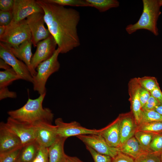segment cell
<instances>
[{
  "label": "cell",
  "mask_w": 162,
  "mask_h": 162,
  "mask_svg": "<svg viewBox=\"0 0 162 162\" xmlns=\"http://www.w3.org/2000/svg\"><path fill=\"white\" fill-rule=\"evenodd\" d=\"M13 19L12 10L8 11L0 10V26H7Z\"/></svg>",
  "instance_id": "obj_34"
},
{
  "label": "cell",
  "mask_w": 162,
  "mask_h": 162,
  "mask_svg": "<svg viewBox=\"0 0 162 162\" xmlns=\"http://www.w3.org/2000/svg\"><path fill=\"white\" fill-rule=\"evenodd\" d=\"M32 162H49L48 148L40 145L38 152Z\"/></svg>",
  "instance_id": "obj_33"
},
{
  "label": "cell",
  "mask_w": 162,
  "mask_h": 162,
  "mask_svg": "<svg viewBox=\"0 0 162 162\" xmlns=\"http://www.w3.org/2000/svg\"><path fill=\"white\" fill-rule=\"evenodd\" d=\"M91 7H94L100 12H105L111 8L119 6V2L116 0H86Z\"/></svg>",
  "instance_id": "obj_22"
},
{
  "label": "cell",
  "mask_w": 162,
  "mask_h": 162,
  "mask_svg": "<svg viewBox=\"0 0 162 162\" xmlns=\"http://www.w3.org/2000/svg\"><path fill=\"white\" fill-rule=\"evenodd\" d=\"M44 14L36 13L28 16L26 19L32 34V41L34 47L40 41L48 38L51 34L44 26Z\"/></svg>",
  "instance_id": "obj_10"
},
{
  "label": "cell",
  "mask_w": 162,
  "mask_h": 162,
  "mask_svg": "<svg viewBox=\"0 0 162 162\" xmlns=\"http://www.w3.org/2000/svg\"><path fill=\"white\" fill-rule=\"evenodd\" d=\"M118 116L120 118L121 146L127 140L134 136L138 125L131 111L120 114Z\"/></svg>",
  "instance_id": "obj_15"
},
{
  "label": "cell",
  "mask_w": 162,
  "mask_h": 162,
  "mask_svg": "<svg viewBox=\"0 0 162 162\" xmlns=\"http://www.w3.org/2000/svg\"><path fill=\"white\" fill-rule=\"evenodd\" d=\"M66 162H83L76 157H72L66 156Z\"/></svg>",
  "instance_id": "obj_41"
},
{
  "label": "cell",
  "mask_w": 162,
  "mask_h": 162,
  "mask_svg": "<svg viewBox=\"0 0 162 162\" xmlns=\"http://www.w3.org/2000/svg\"><path fill=\"white\" fill-rule=\"evenodd\" d=\"M11 68L4 61L0 58V68L3 69L4 70L8 69Z\"/></svg>",
  "instance_id": "obj_42"
},
{
  "label": "cell",
  "mask_w": 162,
  "mask_h": 162,
  "mask_svg": "<svg viewBox=\"0 0 162 162\" xmlns=\"http://www.w3.org/2000/svg\"><path fill=\"white\" fill-rule=\"evenodd\" d=\"M142 12L138 20L134 24L128 25L125 28L127 32L131 34L138 30H148L154 35L159 34L157 21L161 14L159 0H143Z\"/></svg>",
  "instance_id": "obj_3"
},
{
  "label": "cell",
  "mask_w": 162,
  "mask_h": 162,
  "mask_svg": "<svg viewBox=\"0 0 162 162\" xmlns=\"http://www.w3.org/2000/svg\"><path fill=\"white\" fill-rule=\"evenodd\" d=\"M58 136L68 138V137L84 134H98L99 129H89L82 126L76 121L69 123L64 122L62 118H59L55 120Z\"/></svg>",
  "instance_id": "obj_11"
},
{
  "label": "cell",
  "mask_w": 162,
  "mask_h": 162,
  "mask_svg": "<svg viewBox=\"0 0 162 162\" xmlns=\"http://www.w3.org/2000/svg\"><path fill=\"white\" fill-rule=\"evenodd\" d=\"M21 79L14 70L11 68L0 71V88L7 87L14 81Z\"/></svg>",
  "instance_id": "obj_24"
},
{
  "label": "cell",
  "mask_w": 162,
  "mask_h": 162,
  "mask_svg": "<svg viewBox=\"0 0 162 162\" xmlns=\"http://www.w3.org/2000/svg\"><path fill=\"white\" fill-rule=\"evenodd\" d=\"M6 26H0V36H2L4 33Z\"/></svg>",
  "instance_id": "obj_44"
},
{
  "label": "cell",
  "mask_w": 162,
  "mask_h": 162,
  "mask_svg": "<svg viewBox=\"0 0 162 162\" xmlns=\"http://www.w3.org/2000/svg\"><path fill=\"white\" fill-rule=\"evenodd\" d=\"M83 142L98 153L108 155L114 158L120 151L119 148L110 147L99 134L80 135L76 136Z\"/></svg>",
  "instance_id": "obj_8"
},
{
  "label": "cell",
  "mask_w": 162,
  "mask_h": 162,
  "mask_svg": "<svg viewBox=\"0 0 162 162\" xmlns=\"http://www.w3.org/2000/svg\"><path fill=\"white\" fill-rule=\"evenodd\" d=\"M137 130L144 131L155 134H162V122H154L139 124Z\"/></svg>",
  "instance_id": "obj_28"
},
{
  "label": "cell",
  "mask_w": 162,
  "mask_h": 162,
  "mask_svg": "<svg viewBox=\"0 0 162 162\" xmlns=\"http://www.w3.org/2000/svg\"><path fill=\"white\" fill-rule=\"evenodd\" d=\"M119 116L106 126L99 129L100 134L110 147L119 148L120 146V134Z\"/></svg>",
  "instance_id": "obj_17"
},
{
  "label": "cell",
  "mask_w": 162,
  "mask_h": 162,
  "mask_svg": "<svg viewBox=\"0 0 162 162\" xmlns=\"http://www.w3.org/2000/svg\"><path fill=\"white\" fill-rule=\"evenodd\" d=\"M5 124L7 127L20 138L22 146L36 140V126L17 120L10 116L8 118Z\"/></svg>",
  "instance_id": "obj_7"
},
{
  "label": "cell",
  "mask_w": 162,
  "mask_h": 162,
  "mask_svg": "<svg viewBox=\"0 0 162 162\" xmlns=\"http://www.w3.org/2000/svg\"><path fill=\"white\" fill-rule=\"evenodd\" d=\"M17 97L16 93L10 91L7 87L0 88V100L7 98H15Z\"/></svg>",
  "instance_id": "obj_36"
},
{
  "label": "cell",
  "mask_w": 162,
  "mask_h": 162,
  "mask_svg": "<svg viewBox=\"0 0 162 162\" xmlns=\"http://www.w3.org/2000/svg\"><path fill=\"white\" fill-rule=\"evenodd\" d=\"M36 140L41 146L48 148L58 136L56 127L52 123L42 122L37 124Z\"/></svg>",
  "instance_id": "obj_14"
},
{
  "label": "cell",
  "mask_w": 162,
  "mask_h": 162,
  "mask_svg": "<svg viewBox=\"0 0 162 162\" xmlns=\"http://www.w3.org/2000/svg\"><path fill=\"white\" fill-rule=\"evenodd\" d=\"M22 145L20 138L6 126L5 123H0V154Z\"/></svg>",
  "instance_id": "obj_16"
},
{
  "label": "cell",
  "mask_w": 162,
  "mask_h": 162,
  "mask_svg": "<svg viewBox=\"0 0 162 162\" xmlns=\"http://www.w3.org/2000/svg\"><path fill=\"white\" fill-rule=\"evenodd\" d=\"M162 122V116L154 110H142L140 124Z\"/></svg>",
  "instance_id": "obj_25"
},
{
  "label": "cell",
  "mask_w": 162,
  "mask_h": 162,
  "mask_svg": "<svg viewBox=\"0 0 162 162\" xmlns=\"http://www.w3.org/2000/svg\"><path fill=\"white\" fill-rule=\"evenodd\" d=\"M44 11V18L48 29L55 40L60 53H66L80 44L77 27L80 14L77 10L37 0Z\"/></svg>",
  "instance_id": "obj_1"
},
{
  "label": "cell",
  "mask_w": 162,
  "mask_h": 162,
  "mask_svg": "<svg viewBox=\"0 0 162 162\" xmlns=\"http://www.w3.org/2000/svg\"><path fill=\"white\" fill-rule=\"evenodd\" d=\"M151 95L150 92L141 86L139 92V98L142 108L146 103Z\"/></svg>",
  "instance_id": "obj_38"
},
{
  "label": "cell",
  "mask_w": 162,
  "mask_h": 162,
  "mask_svg": "<svg viewBox=\"0 0 162 162\" xmlns=\"http://www.w3.org/2000/svg\"><path fill=\"white\" fill-rule=\"evenodd\" d=\"M160 104L158 100L151 94L146 103L142 107V109L143 110H154Z\"/></svg>",
  "instance_id": "obj_35"
},
{
  "label": "cell",
  "mask_w": 162,
  "mask_h": 162,
  "mask_svg": "<svg viewBox=\"0 0 162 162\" xmlns=\"http://www.w3.org/2000/svg\"><path fill=\"white\" fill-rule=\"evenodd\" d=\"M156 134L146 131L137 130L134 136L145 151L148 152H152L150 150V146Z\"/></svg>",
  "instance_id": "obj_23"
},
{
  "label": "cell",
  "mask_w": 162,
  "mask_h": 162,
  "mask_svg": "<svg viewBox=\"0 0 162 162\" xmlns=\"http://www.w3.org/2000/svg\"><path fill=\"white\" fill-rule=\"evenodd\" d=\"M46 93L40 95L37 98H29L21 108L8 112L9 116L17 120L35 126L42 122L52 123L54 115L48 108L43 106V102Z\"/></svg>",
  "instance_id": "obj_2"
},
{
  "label": "cell",
  "mask_w": 162,
  "mask_h": 162,
  "mask_svg": "<svg viewBox=\"0 0 162 162\" xmlns=\"http://www.w3.org/2000/svg\"><path fill=\"white\" fill-rule=\"evenodd\" d=\"M23 146L0 154V162H18Z\"/></svg>",
  "instance_id": "obj_26"
},
{
  "label": "cell",
  "mask_w": 162,
  "mask_h": 162,
  "mask_svg": "<svg viewBox=\"0 0 162 162\" xmlns=\"http://www.w3.org/2000/svg\"><path fill=\"white\" fill-rule=\"evenodd\" d=\"M39 147L36 140L23 146L18 162H32Z\"/></svg>",
  "instance_id": "obj_21"
},
{
  "label": "cell",
  "mask_w": 162,
  "mask_h": 162,
  "mask_svg": "<svg viewBox=\"0 0 162 162\" xmlns=\"http://www.w3.org/2000/svg\"><path fill=\"white\" fill-rule=\"evenodd\" d=\"M67 139L58 136L48 147L49 162H66V154L64 151V145Z\"/></svg>",
  "instance_id": "obj_19"
},
{
  "label": "cell",
  "mask_w": 162,
  "mask_h": 162,
  "mask_svg": "<svg viewBox=\"0 0 162 162\" xmlns=\"http://www.w3.org/2000/svg\"><path fill=\"white\" fill-rule=\"evenodd\" d=\"M112 162H135L134 159L120 152L114 158Z\"/></svg>",
  "instance_id": "obj_37"
},
{
  "label": "cell",
  "mask_w": 162,
  "mask_h": 162,
  "mask_svg": "<svg viewBox=\"0 0 162 162\" xmlns=\"http://www.w3.org/2000/svg\"><path fill=\"white\" fill-rule=\"evenodd\" d=\"M161 162H162V152L161 153L160 155Z\"/></svg>",
  "instance_id": "obj_46"
},
{
  "label": "cell",
  "mask_w": 162,
  "mask_h": 162,
  "mask_svg": "<svg viewBox=\"0 0 162 162\" xmlns=\"http://www.w3.org/2000/svg\"><path fill=\"white\" fill-rule=\"evenodd\" d=\"M160 155L153 152H148L134 160L135 162H161Z\"/></svg>",
  "instance_id": "obj_30"
},
{
  "label": "cell",
  "mask_w": 162,
  "mask_h": 162,
  "mask_svg": "<svg viewBox=\"0 0 162 162\" xmlns=\"http://www.w3.org/2000/svg\"><path fill=\"white\" fill-rule=\"evenodd\" d=\"M150 93L151 95L155 98L160 104H162V92L159 86L155 88Z\"/></svg>",
  "instance_id": "obj_40"
},
{
  "label": "cell",
  "mask_w": 162,
  "mask_h": 162,
  "mask_svg": "<svg viewBox=\"0 0 162 162\" xmlns=\"http://www.w3.org/2000/svg\"><path fill=\"white\" fill-rule=\"evenodd\" d=\"M150 149L153 152L160 154L162 152V134H156L150 145Z\"/></svg>",
  "instance_id": "obj_31"
},
{
  "label": "cell",
  "mask_w": 162,
  "mask_h": 162,
  "mask_svg": "<svg viewBox=\"0 0 162 162\" xmlns=\"http://www.w3.org/2000/svg\"><path fill=\"white\" fill-rule=\"evenodd\" d=\"M46 2L64 6H69L76 7H91L86 0H45Z\"/></svg>",
  "instance_id": "obj_27"
},
{
  "label": "cell",
  "mask_w": 162,
  "mask_h": 162,
  "mask_svg": "<svg viewBox=\"0 0 162 162\" xmlns=\"http://www.w3.org/2000/svg\"><path fill=\"white\" fill-rule=\"evenodd\" d=\"M60 53L58 48L53 55L49 59L41 62L36 68L37 74L33 77V89L40 94L46 92V84L49 77L57 71L60 67L58 57Z\"/></svg>",
  "instance_id": "obj_4"
},
{
  "label": "cell",
  "mask_w": 162,
  "mask_h": 162,
  "mask_svg": "<svg viewBox=\"0 0 162 162\" xmlns=\"http://www.w3.org/2000/svg\"><path fill=\"white\" fill-rule=\"evenodd\" d=\"M31 39V32L26 19L18 22H11L6 26L4 33L0 36V42L14 48Z\"/></svg>",
  "instance_id": "obj_5"
},
{
  "label": "cell",
  "mask_w": 162,
  "mask_h": 162,
  "mask_svg": "<svg viewBox=\"0 0 162 162\" xmlns=\"http://www.w3.org/2000/svg\"><path fill=\"white\" fill-rule=\"evenodd\" d=\"M12 9L13 19L11 22H20L29 16L35 13H44L38 2L34 0H14Z\"/></svg>",
  "instance_id": "obj_9"
},
{
  "label": "cell",
  "mask_w": 162,
  "mask_h": 162,
  "mask_svg": "<svg viewBox=\"0 0 162 162\" xmlns=\"http://www.w3.org/2000/svg\"><path fill=\"white\" fill-rule=\"evenodd\" d=\"M154 110L162 116V104H160L156 107Z\"/></svg>",
  "instance_id": "obj_43"
},
{
  "label": "cell",
  "mask_w": 162,
  "mask_h": 162,
  "mask_svg": "<svg viewBox=\"0 0 162 162\" xmlns=\"http://www.w3.org/2000/svg\"><path fill=\"white\" fill-rule=\"evenodd\" d=\"M141 86L137 78L131 79L128 83L129 100L130 104L131 112L138 125L140 124L142 112L139 98V92Z\"/></svg>",
  "instance_id": "obj_13"
},
{
  "label": "cell",
  "mask_w": 162,
  "mask_h": 162,
  "mask_svg": "<svg viewBox=\"0 0 162 162\" xmlns=\"http://www.w3.org/2000/svg\"><path fill=\"white\" fill-rule=\"evenodd\" d=\"M119 149L121 152L134 159L148 152L143 148L134 136L122 144Z\"/></svg>",
  "instance_id": "obj_20"
},
{
  "label": "cell",
  "mask_w": 162,
  "mask_h": 162,
  "mask_svg": "<svg viewBox=\"0 0 162 162\" xmlns=\"http://www.w3.org/2000/svg\"><path fill=\"white\" fill-rule=\"evenodd\" d=\"M32 44L31 39H29L24 41L17 48H14L8 46L14 56L26 65L33 77L36 75L37 71L33 68L31 64L33 56L32 52Z\"/></svg>",
  "instance_id": "obj_18"
},
{
  "label": "cell",
  "mask_w": 162,
  "mask_h": 162,
  "mask_svg": "<svg viewBox=\"0 0 162 162\" xmlns=\"http://www.w3.org/2000/svg\"><path fill=\"white\" fill-rule=\"evenodd\" d=\"M159 2L160 6H162V0H159Z\"/></svg>",
  "instance_id": "obj_45"
},
{
  "label": "cell",
  "mask_w": 162,
  "mask_h": 162,
  "mask_svg": "<svg viewBox=\"0 0 162 162\" xmlns=\"http://www.w3.org/2000/svg\"><path fill=\"white\" fill-rule=\"evenodd\" d=\"M57 46L55 40L51 34L46 39L39 42L31 59V64L33 68L36 70L40 63L50 58L56 50Z\"/></svg>",
  "instance_id": "obj_12"
},
{
  "label": "cell",
  "mask_w": 162,
  "mask_h": 162,
  "mask_svg": "<svg viewBox=\"0 0 162 162\" xmlns=\"http://www.w3.org/2000/svg\"><path fill=\"white\" fill-rule=\"evenodd\" d=\"M14 2V0H0V10L8 11L12 10Z\"/></svg>",
  "instance_id": "obj_39"
},
{
  "label": "cell",
  "mask_w": 162,
  "mask_h": 162,
  "mask_svg": "<svg viewBox=\"0 0 162 162\" xmlns=\"http://www.w3.org/2000/svg\"><path fill=\"white\" fill-rule=\"evenodd\" d=\"M86 147L94 162H112V158L110 156L99 153L89 146H86Z\"/></svg>",
  "instance_id": "obj_32"
},
{
  "label": "cell",
  "mask_w": 162,
  "mask_h": 162,
  "mask_svg": "<svg viewBox=\"0 0 162 162\" xmlns=\"http://www.w3.org/2000/svg\"><path fill=\"white\" fill-rule=\"evenodd\" d=\"M137 79L140 86L150 92L159 86L157 79L154 77L145 76Z\"/></svg>",
  "instance_id": "obj_29"
},
{
  "label": "cell",
  "mask_w": 162,
  "mask_h": 162,
  "mask_svg": "<svg viewBox=\"0 0 162 162\" xmlns=\"http://www.w3.org/2000/svg\"><path fill=\"white\" fill-rule=\"evenodd\" d=\"M0 57L14 70L21 79L32 83L33 76L26 65L14 56L8 45L1 42Z\"/></svg>",
  "instance_id": "obj_6"
}]
</instances>
